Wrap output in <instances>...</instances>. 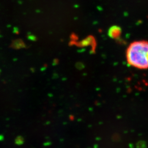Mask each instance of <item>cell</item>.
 <instances>
[{"mask_svg": "<svg viewBox=\"0 0 148 148\" xmlns=\"http://www.w3.org/2000/svg\"><path fill=\"white\" fill-rule=\"evenodd\" d=\"M128 64L139 69H148V41H137L131 43L126 51Z\"/></svg>", "mask_w": 148, "mask_h": 148, "instance_id": "obj_1", "label": "cell"}, {"mask_svg": "<svg viewBox=\"0 0 148 148\" xmlns=\"http://www.w3.org/2000/svg\"><path fill=\"white\" fill-rule=\"evenodd\" d=\"M138 148H145V142H140L138 143Z\"/></svg>", "mask_w": 148, "mask_h": 148, "instance_id": "obj_3", "label": "cell"}, {"mask_svg": "<svg viewBox=\"0 0 148 148\" xmlns=\"http://www.w3.org/2000/svg\"><path fill=\"white\" fill-rule=\"evenodd\" d=\"M121 30L120 27L117 26L111 27L109 31V35L112 38H116L120 36Z\"/></svg>", "mask_w": 148, "mask_h": 148, "instance_id": "obj_2", "label": "cell"}]
</instances>
